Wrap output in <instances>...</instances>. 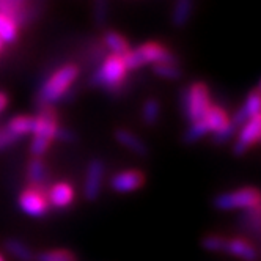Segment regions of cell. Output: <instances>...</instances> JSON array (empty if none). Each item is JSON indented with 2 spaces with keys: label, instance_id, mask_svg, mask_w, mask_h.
<instances>
[{
  "label": "cell",
  "instance_id": "8992f818",
  "mask_svg": "<svg viewBox=\"0 0 261 261\" xmlns=\"http://www.w3.org/2000/svg\"><path fill=\"white\" fill-rule=\"evenodd\" d=\"M214 208L219 211L255 210L259 206V192L253 188H242L233 192L219 194L214 198Z\"/></svg>",
  "mask_w": 261,
  "mask_h": 261
},
{
  "label": "cell",
  "instance_id": "f546056e",
  "mask_svg": "<svg viewBox=\"0 0 261 261\" xmlns=\"http://www.w3.org/2000/svg\"><path fill=\"white\" fill-rule=\"evenodd\" d=\"M55 139L62 140V142H66V143H72V142L77 140L76 134H74L72 130H69V129H65V127H59L57 129V136H55Z\"/></svg>",
  "mask_w": 261,
  "mask_h": 261
},
{
  "label": "cell",
  "instance_id": "7402d4cb",
  "mask_svg": "<svg viewBox=\"0 0 261 261\" xmlns=\"http://www.w3.org/2000/svg\"><path fill=\"white\" fill-rule=\"evenodd\" d=\"M161 117V104L158 99H146L142 107V118L143 123L148 126H154Z\"/></svg>",
  "mask_w": 261,
  "mask_h": 261
},
{
  "label": "cell",
  "instance_id": "2e32d148",
  "mask_svg": "<svg viewBox=\"0 0 261 261\" xmlns=\"http://www.w3.org/2000/svg\"><path fill=\"white\" fill-rule=\"evenodd\" d=\"M223 252L234 255V256H239L244 261H255L258 256L256 249L250 244V242H247L244 239H227Z\"/></svg>",
  "mask_w": 261,
  "mask_h": 261
},
{
  "label": "cell",
  "instance_id": "d6a6232c",
  "mask_svg": "<svg viewBox=\"0 0 261 261\" xmlns=\"http://www.w3.org/2000/svg\"><path fill=\"white\" fill-rule=\"evenodd\" d=\"M0 261H5V256L2 253H0Z\"/></svg>",
  "mask_w": 261,
  "mask_h": 261
},
{
  "label": "cell",
  "instance_id": "ac0fdd59",
  "mask_svg": "<svg viewBox=\"0 0 261 261\" xmlns=\"http://www.w3.org/2000/svg\"><path fill=\"white\" fill-rule=\"evenodd\" d=\"M19 22L13 16L0 11V40L4 44H13L19 38Z\"/></svg>",
  "mask_w": 261,
  "mask_h": 261
},
{
  "label": "cell",
  "instance_id": "f1b7e54d",
  "mask_svg": "<svg viewBox=\"0 0 261 261\" xmlns=\"http://www.w3.org/2000/svg\"><path fill=\"white\" fill-rule=\"evenodd\" d=\"M236 126L230 121V124L225 127V129H222V130H219L217 134H214V140L217 142V143H225V142H228L234 134H236Z\"/></svg>",
  "mask_w": 261,
  "mask_h": 261
},
{
  "label": "cell",
  "instance_id": "1f68e13d",
  "mask_svg": "<svg viewBox=\"0 0 261 261\" xmlns=\"http://www.w3.org/2000/svg\"><path fill=\"white\" fill-rule=\"evenodd\" d=\"M4 50H5V44H4V41H2V40H0V55L4 54Z\"/></svg>",
  "mask_w": 261,
  "mask_h": 261
},
{
  "label": "cell",
  "instance_id": "ffe728a7",
  "mask_svg": "<svg viewBox=\"0 0 261 261\" xmlns=\"http://www.w3.org/2000/svg\"><path fill=\"white\" fill-rule=\"evenodd\" d=\"M5 249L10 255H13L16 259H19V261H35V255L30 250V247L19 239H14V238L7 239Z\"/></svg>",
  "mask_w": 261,
  "mask_h": 261
},
{
  "label": "cell",
  "instance_id": "4316f807",
  "mask_svg": "<svg viewBox=\"0 0 261 261\" xmlns=\"http://www.w3.org/2000/svg\"><path fill=\"white\" fill-rule=\"evenodd\" d=\"M225 241L220 236H206L201 241V247L208 252H223V247H225Z\"/></svg>",
  "mask_w": 261,
  "mask_h": 261
},
{
  "label": "cell",
  "instance_id": "4dcf8cb0",
  "mask_svg": "<svg viewBox=\"0 0 261 261\" xmlns=\"http://www.w3.org/2000/svg\"><path fill=\"white\" fill-rule=\"evenodd\" d=\"M7 106H8V96L4 91H0V114L7 109Z\"/></svg>",
  "mask_w": 261,
  "mask_h": 261
},
{
  "label": "cell",
  "instance_id": "6da1fadb",
  "mask_svg": "<svg viewBox=\"0 0 261 261\" xmlns=\"http://www.w3.org/2000/svg\"><path fill=\"white\" fill-rule=\"evenodd\" d=\"M79 77V66L77 65H63L57 71H54L47 81L41 85L38 91V104L41 107H52V104L59 102L66 96V93Z\"/></svg>",
  "mask_w": 261,
  "mask_h": 261
},
{
  "label": "cell",
  "instance_id": "9c48e42d",
  "mask_svg": "<svg viewBox=\"0 0 261 261\" xmlns=\"http://www.w3.org/2000/svg\"><path fill=\"white\" fill-rule=\"evenodd\" d=\"M19 208L30 217H44L47 214V200L36 191H24L19 195Z\"/></svg>",
  "mask_w": 261,
  "mask_h": 261
},
{
  "label": "cell",
  "instance_id": "603a6c76",
  "mask_svg": "<svg viewBox=\"0 0 261 261\" xmlns=\"http://www.w3.org/2000/svg\"><path fill=\"white\" fill-rule=\"evenodd\" d=\"M27 178L32 184H41L46 178V165L40 158H32L27 165Z\"/></svg>",
  "mask_w": 261,
  "mask_h": 261
},
{
  "label": "cell",
  "instance_id": "4fadbf2b",
  "mask_svg": "<svg viewBox=\"0 0 261 261\" xmlns=\"http://www.w3.org/2000/svg\"><path fill=\"white\" fill-rule=\"evenodd\" d=\"M115 139L120 145H123L126 148V150L133 151L137 156H148V153H150L148 145L140 137H137L136 134H133L127 129H117Z\"/></svg>",
  "mask_w": 261,
  "mask_h": 261
},
{
  "label": "cell",
  "instance_id": "d6986e66",
  "mask_svg": "<svg viewBox=\"0 0 261 261\" xmlns=\"http://www.w3.org/2000/svg\"><path fill=\"white\" fill-rule=\"evenodd\" d=\"M35 117H29V115H19V117H14L13 120H10V123L5 126L10 133L21 139L24 136H33V130H35Z\"/></svg>",
  "mask_w": 261,
  "mask_h": 261
},
{
  "label": "cell",
  "instance_id": "44dd1931",
  "mask_svg": "<svg viewBox=\"0 0 261 261\" xmlns=\"http://www.w3.org/2000/svg\"><path fill=\"white\" fill-rule=\"evenodd\" d=\"M153 72L158 77L167 81H179L182 77V69L178 62H165V63L153 65Z\"/></svg>",
  "mask_w": 261,
  "mask_h": 261
},
{
  "label": "cell",
  "instance_id": "d4e9b609",
  "mask_svg": "<svg viewBox=\"0 0 261 261\" xmlns=\"http://www.w3.org/2000/svg\"><path fill=\"white\" fill-rule=\"evenodd\" d=\"M110 0H95L93 4V17H95L96 25L102 27L107 22L109 11H110Z\"/></svg>",
  "mask_w": 261,
  "mask_h": 261
},
{
  "label": "cell",
  "instance_id": "52a82bcc",
  "mask_svg": "<svg viewBox=\"0 0 261 261\" xmlns=\"http://www.w3.org/2000/svg\"><path fill=\"white\" fill-rule=\"evenodd\" d=\"M104 173H106V167L101 159H93L88 162L87 167V175H85V186H84V197L88 201H96L101 188H102V181H104Z\"/></svg>",
  "mask_w": 261,
  "mask_h": 261
},
{
  "label": "cell",
  "instance_id": "ba28073f",
  "mask_svg": "<svg viewBox=\"0 0 261 261\" xmlns=\"http://www.w3.org/2000/svg\"><path fill=\"white\" fill-rule=\"evenodd\" d=\"M261 136V117H253L249 121H246L239 129L238 140L234 142L233 153L236 156H242L250 146L258 143Z\"/></svg>",
  "mask_w": 261,
  "mask_h": 261
},
{
  "label": "cell",
  "instance_id": "30bf717a",
  "mask_svg": "<svg viewBox=\"0 0 261 261\" xmlns=\"http://www.w3.org/2000/svg\"><path fill=\"white\" fill-rule=\"evenodd\" d=\"M145 182V178L140 172L137 170H127V172H120L112 176L110 179V188L118 194H127L140 189Z\"/></svg>",
  "mask_w": 261,
  "mask_h": 261
},
{
  "label": "cell",
  "instance_id": "7a4b0ae2",
  "mask_svg": "<svg viewBox=\"0 0 261 261\" xmlns=\"http://www.w3.org/2000/svg\"><path fill=\"white\" fill-rule=\"evenodd\" d=\"M124 65L127 71L140 69L145 65H159L165 62H178L176 55L162 43L146 41L136 49H130L124 55Z\"/></svg>",
  "mask_w": 261,
  "mask_h": 261
},
{
  "label": "cell",
  "instance_id": "5bb4252c",
  "mask_svg": "<svg viewBox=\"0 0 261 261\" xmlns=\"http://www.w3.org/2000/svg\"><path fill=\"white\" fill-rule=\"evenodd\" d=\"M195 2L194 0H175L172 8V25L176 29H184L189 24L191 17L194 14Z\"/></svg>",
  "mask_w": 261,
  "mask_h": 261
},
{
  "label": "cell",
  "instance_id": "5b68a950",
  "mask_svg": "<svg viewBox=\"0 0 261 261\" xmlns=\"http://www.w3.org/2000/svg\"><path fill=\"white\" fill-rule=\"evenodd\" d=\"M181 106L184 117L191 123L203 120V117L206 115V112L213 106L208 85L203 82H194L188 88H184L181 96Z\"/></svg>",
  "mask_w": 261,
  "mask_h": 261
},
{
  "label": "cell",
  "instance_id": "3957f363",
  "mask_svg": "<svg viewBox=\"0 0 261 261\" xmlns=\"http://www.w3.org/2000/svg\"><path fill=\"white\" fill-rule=\"evenodd\" d=\"M127 68L124 65V59L121 55L109 54L101 62L99 68L91 76V85L99 87L107 91L117 93L123 88L124 81L127 77Z\"/></svg>",
  "mask_w": 261,
  "mask_h": 261
},
{
  "label": "cell",
  "instance_id": "277c9868",
  "mask_svg": "<svg viewBox=\"0 0 261 261\" xmlns=\"http://www.w3.org/2000/svg\"><path fill=\"white\" fill-rule=\"evenodd\" d=\"M35 130L33 140L30 145V153L33 158H41L50 146V142L55 140L57 129L60 127L57 123V114L52 107H41L38 117H35Z\"/></svg>",
  "mask_w": 261,
  "mask_h": 261
},
{
  "label": "cell",
  "instance_id": "484cf974",
  "mask_svg": "<svg viewBox=\"0 0 261 261\" xmlns=\"http://www.w3.org/2000/svg\"><path fill=\"white\" fill-rule=\"evenodd\" d=\"M206 134H208V130H206V127H204L203 121L191 123L189 129L186 130V134H184V143H195Z\"/></svg>",
  "mask_w": 261,
  "mask_h": 261
},
{
  "label": "cell",
  "instance_id": "7c38bea8",
  "mask_svg": "<svg viewBox=\"0 0 261 261\" xmlns=\"http://www.w3.org/2000/svg\"><path fill=\"white\" fill-rule=\"evenodd\" d=\"M200 121H203L204 127H206V130H208V134L210 133L217 134L219 130L225 129L230 124V118L227 115V112L223 110L222 107L214 106V104L210 107V110L206 112V115H204L203 120H200Z\"/></svg>",
  "mask_w": 261,
  "mask_h": 261
},
{
  "label": "cell",
  "instance_id": "8fae6325",
  "mask_svg": "<svg viewBox=\"0 0 261 261\" xmlns=\"http://www.w3.org/2000/svg\"><path fill=\"white\" fill-rule=\"evenodd\" d=\"M259 107H261V96H259V88H255L253 91L249 93L244 104L234 114V117L230 120L236 127H241L246 121H249L253 117L259 115Z\"/></svg>",
  "mask_w": 261,
  "mask_h": 261
},
{
  "label": "cell",
  "instance_id": "9a60e30c",
  "mask_svg": "<svg viewBox=\"0 0 261 261\" xmlns=\"http://www.w3.org/2000/svg\"><path fill=\"white\" fill-rule=\"evenodd\" d=\"M74 200V191L68 182H57L49 191V203L54 208H68Z\"/></svg>",
  "mask_w": 261,
  "mask_h": 261
},
{
  "label": "cell",
  "instance_id": "e0dca14e",
  "mask_svg": "<svg viewBox=\"0 0 261 261\" xmlns=\"http://www.w3.org/2000/svg\"><path fill=\"white\" fill-rule=\"evenodd\" d=\"M102 44L104 47L114 55H124L130 50V43L124 38V36L115 30H107L102 35Z\"/></svg>",
  "mask_w": 261,
  "mask_h": 261
},
{
  "label": "cell",
  "instance_id": "83f0119b",
  "mask_svg": "<svg viewBox=\"0 0 261 261\" xmlns=\"http://www.w3.org/2000/svg\"><path fill=\"white\" fill-rule=\"evenodd\" d=\"M17 140V137H14L7 127H0V151L7 150V148L13 146Z\"/></svg>",
  "mask_w": 261,
  "mask_h": 261
},
{
  "label": "cell",
  "instance_id": "cb8c5ba5",
  "mask_svg": "<svg viewBox=\"0 0 261 261\" xmlns=\"http://www.w3.org/2000/svg\"><path fill=\"white\" fill-rule=\"evenodd\" d=\"M36 261H77V256L68 250H49L35 256Z\"/></svg>",
  "mask_w": 261,
  "mask_h": 261
}]
</instances>
